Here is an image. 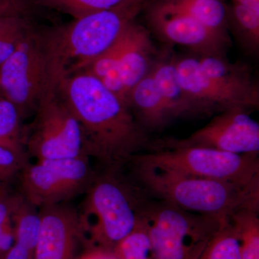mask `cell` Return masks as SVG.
I'll return each mask as SVG.
<instances>
[{"mask_svg": "<svg viewBox=\"0 0 259 259\" xmlns=\"http://www.w3.org/2000/svg\"><path fill=\"white\" fill-rule=\"evenodd\" d=\"M55 83L79 122L83 153L105 170L122 171L133 156L151 146L129 105L93 75L79 71Z\"/></svg>", "mask_w": 259, "mask_h": 259, "instance_id": "1", "label": "cell"}, {"mask_svg": "<svg viewBox=\"0 0 259 259\" xmlns=\"http://www.w3.org/2000/svg\"><path fill=\"white\" fill-rule=\"evenodd\" d=\"M150 204L122 171L97 173L78 210L83 243L115 250L144 219Z\"/></svg>", "mask_w": 259, "mask_h": 259, "instance_id": "2", "label": "cell"}, {"mask_svg": "<svg viewBox=\"0 0 259 259\" xmlns=\"http://www.w3.org/2000/svg\"><path fill=\"white\" fill-rule=\"evenodd\" d=\"M144 7L105 10L45 29L51 79L82 71L111 47Z\"/></svg>", "mask_w": 259, "mask_h": 259, "instance_id": "3", "label": "cell"}, {"mask_svg": "<svg viewBox=\"0 0 259 259\" xmlns=\"http://www.w3.org/2000/svg\"><path fill=\"white\" fill-rule=\"evenodd\" d=\"M145 187L164 202L189 212L223 219L239 209H259V188L134 164Z\"/></svg>", "mask_w": 259, "mask_h": 259, "instance_id": "4", "label": "cell"}, {"mask_svg": "<svg viewBox=\"0 0 259 259\" xmlns=\"http://www.w3.org/2000/svg\"><path fill=\"white\" fill-rule=\"evenodd\" d=\"M129 163L259 188V160L255 155L200 147L156 148L135 155Z\"/></svg>", "mask_w": 259, "mask_h": 259, "instance_id": "5", "label": "cell"}, {"mask_svg": "<svg viewBox=\"0 0 259 259\" xmlns=\"http://www.w3.org/2000/svg\"><path fill=\"white\" fill-rule=\"evenodd\" d=\"M145 219L153 259H199L228 220L193 214L164 201L150 204Z\"/></svg>", "mask_w": 259, "mask_h": 259, "instance_id": "6", "label": "cell"}, {"mask_svg": "<svg viewBox=\"0 0 259 259\" xmlns=\"http://www.w3.org/2000/svg\"><path fill=\"white\" fill-rule=\"evenodd\" d=\"M31 123L24 125L29 157L36 161L86 156L77 119L56 83L51 81Z\"/></svg>", "mask_w": 259, "mask_h": 259, "instance_id": "7", "label": "cell"}, {"mask_svg": "<svg viewBox=\"0 0 259 259\" xmlns=\"http://www.w3.org/2000/svg\"><path fill=\"white\" fill-rule=\"evenodd\" d=\"M50 79L45 29L35 25L0 65V92L17 107L24 120L35 114Z\"/></svg>", "mask_w": 259, "mask_h": 259, "instance_id": "8", "label": "cell"}, {"mask_svg": "<svg viewBox=\"0 0 259 259\" xmlns=\"http://www.w3.org/2000/svg\"><path fill=\"white\" fill-rule=\"evenodd\" d=\"M97 174L88 156L30 161L17 181L18 192L38 209L66 203L86 193Z\"/></svg>", "mask_w": 259, "mask_h": 259, "instance_id": "9", "label": "cell"}, {"mask_svg": "<svg viewBox=\"0 0 259 259\" xmlns=\"http://www.w3.org/2000/svg\"><path fill=\"white\" fill-rule=\"evenodd\" d=\"M143 10L149 28L164 41L188 48L197 56L226 58L229 37L207 28L169 0H148Z\"/></svg>", "mask_w": 259, "mask_h": 259, "instance_id": "10", "label": "cell"}, {"mask_svg": "<svg viewBox=\"0 0 259 259\" xmlns=\"http://www.w3.org/2000/svg\"><path fill=\"white\" fill-rule=\"evenodd\" d=\"M248 111L235 108L221 112L188 138L158 141L151 148L200 147L258 156V122L250 117Z\"/></svg>", "mask_w": 259, "mask_h": 259, "instance_id": "11", "label": "cell"}, {"mask_svg": "<svg viewBox=\"0 0 259 259\" xmlns=\"http://www.w3.org/2000/svg\"><path fill=\"white\" fill-rule=\"evenodd\" d=\"M40 230L35 259H75L79 242H83L79 213L62 203L39 208Z\"/></svg>", "mask_w": 259, "mask_h": 259, "instance_id": "12", "label": "cell"}, {"mask_svg": "<svg viewBox=\"0 0 259 259\" xmlns=\"http://www.w3.org/2000/svg\"><path fill=\"white\" fill-rule=\"evenodd\" d=\"M181 84L200 107L204 115L235 108H245L236 96L218 84L199 67L196 57L174 58Z\"/></svg>", "mask_w": 259, "mask_h": 259, "instance_id": "13", "label": "cell"}, {"mask_svg": "<svg viewBox=\"0 0 259 259\" xmlns=\"http://www.w3.org/2000/svg\"><path fill=\"white\" fill-rule=\"evenodd\" d=\"M196 58L204 74L236 96L245 108H258V87L246 65L232 64L227 58L217 56Z\"/></svg>", "mask_w": 259, "mask_h": 259, "instance_id": "14", "label": "cell"}, {"mask_svg": "<svg viewBox=\"0 0 259 259\" xmlns=\"http://www.w3.org/2000/svg\"><path fill=\"white\" fill-rule=\"evenodd\" d=\"M149 32L142 25L132 22L125 32V44L118 63L122 81L129 98L131 90L149 72L155 54Z\"/></svg>", "mask_w": 259, "mask_h": 259, "instance_id": "15", "label": "cell"}, {"mask_svg": "<svg viewBox=\"0 0 259 259\" xmlns=\"http://www.w3.org/2000/svg\"><path fill=\"white\" fill-rule=\"evenodd\" d=\"M151 71L171 119L204 115L181 84L174 58H162L153 63Z\"/></svg>", "mask_w": 259, "mask_h": 259, "instance_id": "16", "label": "cell"}, {"mask_svg": "<svg viewBox=\"0 0 259 259\" xmlns=\"http://www.w3.org/2000/svg\"><path fill=\"white\" fill-rule=\"evenodd\" d=\"M129 105L146 131L163 128L171 120L151 70L131 90Z\"/></svg>", "mask_w": 259, "mask_h": 259, "instance_id": "17", "label": "cell"}, {"mask_svg": "<svg viewBox=\"0 0 259 259\" xmlns=\"http://www.w3.org/2000/svg\"><path fill=\"white\" fill-rule=\"evenodd\" d=\"M13 223L14 242L2 259H35L40 230L39 209L19 193Z\"/></svg>", "mask_w": 259, "mask_h": 259, "instance_id": "18", "label": "cell"}, {"mask_svg": "<svg viewBox=\"0 0 259 259\" xmlns=\"http://www.w3.org/2000/svg\"><path fill=\"white\" fill-rule=\"evenodd\" d=\"M148 0H33L37 8L71 15L74 20L105 10L143 6Z\"/></svg>", "mask_w": 259, "mask_h": 259, "instance_id": "19", "label": "cell"}, {"mask_svg": "<svg viewBox=\"0 0 259 259\" xmlns=\"http://www.w3.org/2000/svg\"><path fill=\"white\" fill-rule=\"evenodd\" d=\"M227 24L245 50L258 52L259 47V13L242 5H228Z\"/></svg>", "mask_w": 259, "mask_h": 259, "instance_id": "20", "label": "cell"}, {"mask_svg": "<svg viewBox=\"0 0 259 259\" xmlns=\"http://www.w3.org/2000/svg\"><path fill=\"white\" fill-rule=\"evenodd\" d=\"M207 28L229 37L226 0H169Z\"/></svg>", "mask_w": 259, "mask_h": 259, "instance_id": "21", "label": "cell"}, {"mask_svg": "<svg viewBox=\"0 0 259 259\" xmlns=\"http://www.w3.org/2000/svg\"><path fill=\"white\" fill-rule=\"evenodd\" d=\"M229 220L239 239L241 259H259L258 209H239Z\"/></svg>", "mask_w": 259, "mask_h": 259, "instance_id": "22", "label": "cell"}, {"mask_svg": "<svg viewBox=\"0 0 259 259\" xmlns=\"http://www.w3.org/2000/svg\"><path fill=\"white\" fill-rule=\"evenodd\" d=\"M23 121L11 102L4 97L0 99V146L18 154L28 156L24 141Z\"/></svg>", "mask_w": 259, "mask_h": 259, "instance_id": "23", "label": "cell"}, {"mask_svg": "<svg viewBox=\"0 0 259 259\" xmlns=\"http://www.w3.org/2000/svg\"><path fill=\"white\" fill-rule=\"evenodd\" d=\"M35 25L32 15H0V65L14 53Z\"/></svg>", "mask_w": 259, "mask_h": 259, "instance_id": "24", "label": "cell"}, {"mask_svg": "<svg viewBox=\"0 0 259 259\" xmlns=\"http://www.w3.org/2000/svg\"><path fill=\"white\" fill-rule=\"evenodd\" d=\"M199 259H241L239 239L229 219L213 236Z\"/></svg>", "mask_w": 259, "mask_h": 259, "instance_id": "25", "label": "cell"}, {"mask_svg": "<svg viewBox=\"0 0 259 259\" xmlns=\"http://www.w3.org/2000/svg\"><path fill=\"white\" fill-rule=\"evenodd\" d=\"M115 250L120 259H153L145 217Z\"/></svg>", "mask_w": 259, "mask_h": 259, "instance_id": "26", "label": "cell"}, {"mask_svg": "<svg viewBox=\"0 0 259 259\" xmlns=\"http://www.w3.org/2000/svg\"><path fill=\"white\" fill-rule=\"evenodd\" d=\"M18 199V192L0 191V259L3 258L14 242L13 214Z\"/></svg>", "mask_w": 259, "mask_h": 259, "instance_id": "27", "label": "cell"}, {"mask_svg": "<svg viewBox=\"0 0 259 259\" xmlns=\"http://www.w3.org/2000/svg\"><path fill=\"white\" fill-rule=\"evenodd\" d=\"M30 162L28 156L18 154L0 146V191L10 190Z\"/></svg>", "mask_w": 259, "mask_h": 259, "instance_id": "28", "label": "cell"}, {"mask_svg": "<svg viewBox=\"0 0 259 259\" xmlns=\"http://www.w3.org/2000/svg\"><path fill=\"white\" fill-rule=\"evenodd\" d=\"M125 30L126 29L111 47L104 51L101 55L97 57L83 71L88 72L89 74L93 75L100 80L103 78L109 71L118 67L119 61H120L121 54L125 44Z\"/></svg>", "mask_w": 259, "mask_h": 259, "instance_id": "29", "label": "cell"}, {"mask_svg": "<svg viewBox=\"0 0 259 259\" xmlns=\"http://www.w3.org/2000/svg\"><path fill=\"white\" fill-rule=\"evenodd\" d=\"M37 8L33 0H0V15H32Z\"/></svg>", "mask_w": 259, "mask_h": 259, "instance_id": "30", "label": "cell"}, {"mask_svg": "<svg viewBox=\"0 0 259 259\" xmlns=\"http://www.w3.org/2000/svg\"><path fill=\"white\" fill-rule=\"evenodd\" d=\"M75 259H120L115 250L94 245H85V250Z\"/></svg>", "mask_w": 259, "mask_h": 259, "instance_id": "31", "label": "cell"}, {"mask_svg": "<svg viewBox=\"0 0 259 259\" xmlns=\"http://www.w3.org/2000/svg\"><path fill=\"white\" fill-rule=\"evenodd\" d=\"M233 4L242 5L259 13V0H232Z\"/></svg>", "mask_w": 259, "mask_h": 259, "instance_id": "32", "label": "cell"}, {"mask_svg": "<svg viewBox=\"0 0 259 259\" xmlns=\"http://www.w3.org/2000/svg\"><path fill=\"white\" fill-rule=\"evenodd\" d=\"M3 95H2L1 92H0V99L3 98Z\"/></svg>", "mask_w": 259, "mask_h": 259, "instance_id": "33", "label": "cell"}]
</instances>
